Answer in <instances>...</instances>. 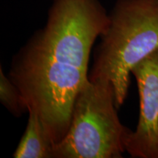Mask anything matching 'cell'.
I'll return each mask as SVG.
<instances>
[{
    "mask_svg": "<svg viewBox=\"0 0 158 158\" xmlns=\"http://www.w3.org/2000/svg\"><path fill=\"white\" fill-rule=\"evenodd\" d=\"M108 22L99 0H54L46 24L13 57L8 77L55 144L68 132L77 95L89 80L91 50Z\"/></svg>",
    "mask_w": 158,
    "mask_h": 158,
    "instance_id": "1",
    "label": "cell"
},
{
    "mask_svg": "<svg viewBox=\"0 0 158 158\" xmlns=\"http://www.w3.org/2000/svg\"><path fill=\"white\" fill-rule=\"evenodd\" d=\"M100 38L89 78L111 82L118 108L127 97L132 69L158 49V0H117Z\"/></svg>",
    "mask_w": 158,
    "mask_h": 158,
    "instance_id": "2",
    "label": "cell"
},
{
    "mask_svg": "<svg viewBox=\"0 0 158 158\" xmlns=\"http://www.w3.org/2000/svg\"><path fill=\"white\" fill-rule=\"evenodd\" d=\"M114 86L106 79L90 80L75 101L70 127L54 146L52 158H120L131 130L117 114Z\"/></svg>",
    "mask_w": 158,
    "mask_h": 158,
    "instance_id": "3",
    "label": "cell"
},
{
    "mask_svg": "<svg viewBox=\"0 0 158 158\" xmlns=\"http://www.w3.org/2000/svg\"><path fill=\"white\" fill-rule=\"evenodd\" d=\"M131 74L137 83L140 110L125 150L134 158H158V49L135 64Z\"/></svg>",
    "mask_w": 158,
    "mask_h": 158,
    "instance_id": "4",
    "label": "cell"
},
{
    "mask_svg": "<svg viewBox=\"0 0 158 158\" xmlns=\"http://www.w3.org/2000/svg\"><path fill=\"white\" fill-rule=\"evenodd\" d=\"M29 118L24 134L13 154L15 158H52L54 142L36 110L27 109Z\"/></svg>",
    "mask_w": 158,
    "mask_h": 158,
    "instance_id": "5",
    "label": "cell"
},
{
    "mask_svg": "<svg viewBox=\"0 0 158 158\" xmlns=\"http://www.w3.org/2000/svg\"><path fill=\"white\" fill-rule=\"evenodd\" d=\"M0 100L2 104L15 116L21 115L27 109L19 89L0 68Z\"/></svg>",
    "mask_w": 158,
    "mask_h": 158,
    "instance_id": "6",
    "label": "cell"
}]
</instances>
